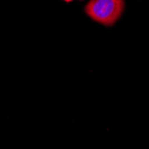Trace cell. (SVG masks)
Wrapping results in <instances>:
<instances>
[{
	"mask_svg": "<svg viewBox=\"0 0 149 149\" xmlns=\"http://www.w3.org/2000/svg\"><path fill=\"white\" fill-rule=\"evenodd\" d=\"M124 9V0H90L85 6V13L93 21L109 27L116 23Z\"/></svg>",
	"mask_w": 149,
	"mask_h": 149,
	"instance_id": "6da1fadb",
	"label": "cell"
},
{
	"mask_svg": "<svg viewBox=\"0 0 149 149\" xmlns=\"http://www.w3.org/2000/svg\"><path fill=\"white\" fill-rule=\"evenodd\" d=\"M64 2H66V3H71V2H72L73 0H63Z\"/></svg>",
	"mask_w": 149,
	"mask_h": 149,
	"instance_id": "7a4b0ae2",
	"label": "cell"
}]
</instances>
